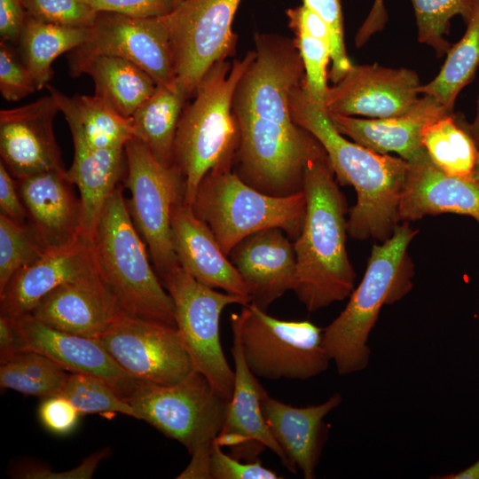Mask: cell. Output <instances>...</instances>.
Segmentation results:
<instances>
[{"mask_svg": "<svg viewBox=\"0 0 479 479\" xmlns=\"http://www.w3.org/2000/svg\"><path fill=\"white\" fill-rule=\"evenodd\" d=\"M289 108L294 122L324 148L337 182L357 192L347 232L356 240L385 241L400 221L398 205L408 162L345 138L327 112L310 98L303 82L291 91Z\"/></svg>", "mask_w": 479, "mask_h": 479, "instance_id": "1", "label": "cell"}, {"mask_svg": "<svg viewBox=\"0 0 479 479\" xmlns=\"http://www.w3.org/2000/svg\"><path fill=\"white\" fill-rule=\"evenodd\" d=\"M302 191L306 213L294 240L293 291L313 312L349 296L356 278L346 249L347 203L324 148L307 162Z\"/></svg>", "mask_w": 479, "mask_h": 479, "instance_id": "2", "label": "cell"}, {"mask_svg": "<svg viewBox=\"0 0 479 479\" xmlns=\"http://www.w3.org/2000/svg\"><path fill=\"white\" fill-rule=\"evenodd\" d=\"M255 57L248 51L231 64H214L201 78L193 100L185 104L173 146V165L185 182V203L192 206L201 179L216 168H232L240 143L232 99L241 75Z\"/></svg>", "mask_w": 479, "mask_h": 479, "instance_id": "3", "label": "cell"}, {"mask_svg": "<svg viewBox=\"0 0 479 479\" xmlns=\"http://www.w3.org/2000/svg\"><path fill=\"white\" fill-rule=\"evenodd\" d=\"M408 223L397 225L381 245H374L360 284L340 315L323 330V342L340 374L366 367L370 359L367 341L380 310L401 299L412 287L409 243L417 234Z\"/></svg>", "mask_w": 479, "mask_h": 479, "instance_id": "4", "label": "cell"}, {"mask_svg": "<svg viewBox=\"0 0 479 479\" xmlns=\"http://www.w3.org/2000/svg\"><path fill=\"white\" fill-rule=\"evenodd\" d=\"M93 240L101 276L122 309L177 327L172 299L151 265L121 185L106 201Z\"/></svg>", "mask_w": 479, "mask_h": 479, "instance_id": "5", "label": "cell"}, {"mask_svg": "<svg viewBox=\"0 0 479 479\" xmlns=\"http://www.w3.org/2000/svg\"><path fill=\"white\" fill-rule=\"evenodd\" d=\"M192 208L228 256L240 241L264 229L279 228L295 240L302 230L306 198L303 191L268 195L247 185L232 168H216L201 179Z\"/></svg>", "mask_w": 479, "mask_h": 479, "instance_id": "6", "label": "cell"}, {"mask_svg": "<svg viewBox=\"0 0 479 479\" xmlns=\"http://www.w3.org/2000/svg\"><path fill=\"white\" fill-rule=\"evenodd\" d=\"M240 336L244 359L256 376L306 380L326 371L331 361L323 330L308 320H283L255 304L230 317Z\"/></svg>", "mask_w": 479, "mask_h": 479, "instance_id": "7", "label": "cell"}, {"mask_svg": "<svg viewBox=\"0 0 479 479\" xmlns=\"http://www.w3.org/2000/svg\"><path fill=\"white\" fill-rule=\"evenodd\" d=\"M126 401L137 420L179 442L190 455L211 446L222 429L229 402L195 369L174 384L137 380Z\"/></svg>", "mask_w": 479, "mask_h": 479, "instance_id": "8", "label": "cell"}, {"mask_svg": "<svg viewBox=\"0 0 479 479\" xmlns=\"http://www.w3.org/2000/svg\"><path fill=\"white\" fill-rule=\"evenodd\" d=\"M240 143L235 174L268 195L285 197L302 191L307 162L323 149L298 125L287 127L253 114H234Z\"/></svg>", "mask_w": 479, "mask_h": 479, "instance_id": "9", "label": "cell"}, {"mask_svg": "<svg viewBox=\"0 0 479 479\" xmlns=\"http://www.w3.org/2000/svg\"><path fill=\"white\" fill-rule=\"evenodd\" d=\"M160 279L172 299L177 329L194 369L206 376L215 389L230 400L234 387V370L222 349L220 316L226 306H244L250 300L216 291L196 280L179 264Z\"/></svg>", "mask_w": 479, "mask_h": 479, "instance_id": "10", "label": "cell"}, {"mask_svg": "<svg viewBox=\"0 0 479 479\" xmlns=\"http://www.w3.org/2000/svg\"><path fill=\"white\" fill-rule=\"evenodd\" d=\"M126 200L131 219L145 240L160 278L178 265L172 242L175 208L185 202V182L175 165L161 163L137 137L124 146Z\"/></svg>", "mask_w": 479, "mask_h": 479, "instance_id": "11", "label": "cell"}, {"mask_svg": "<svg viewBox=\"0 0 479 479\" xmlns=\"http://www.w3.org/2000/svg\"><path fill=\"white\" fill-rule=\"evenodd\" d=\"M241 0H184L164 20L173 54L176 83L187 99L216 62L231 57L237 36L232 21Z\"/></svg>", "mask_w": 479, "mask_h": 479, "instance_id": "12", "label": "cell"}, {"mask_svg": "<svg viewBox=\"0 0 479 479\" xmlns=\"http://www.w3.org/2000/svg\"><path fill=\"white\" fill-rule=\"evenodd\" d=\"M96 340L137 381L174 384L194 369L177 327L128 312Z\"/></svg>", "mask_w": 479, "mask_h": 479, "instance_id": "13", "label": "cell"}, {"mask_svg": "<svg viewBox=\"0 0 479 479\" xmlns=\"http://www.w3.org/2000/svg\"><path fill=\"white\" fill-rule=\"evenodd\" d=\"M255 43V57L237 83L232 112L294 127L289 95L305 76L294 39L256 34Z\"/></svg>", "mask_w": 479, "mask_h": 479, "instance_id": "14", "label": "cell"}, {"mask_svg": "<svg viewBox=\"0 0 479 479\" xmlns=\"http://www.w3.org/2000/svg\"><path fill=\"white\" fill-rule=\"evenodd\" d=\"M95 55L127 59L149 74L157 85L176 82L169 34L163 16L98 12L85 42L71 51L69 60Z\"/></svg>", "mask_w": 479, "mask_h": 479, "instance_id": "15", "label": "cell"}, {"mask_svg": "<svg viewBox=\"0 0 479 479\" xmlns=\"http://www.w3.org/2000/svg\"><path fill=\"white\" fill-rule=\"evenodd\" d=\"M420 85L419 75L411 69L352 65L339 82L328 87L325 110L344 116H399L417 106Z\"/></svg>", "mask_w": 479, "mask_h": 479, "instance_id": "16", "label": "cell"}, {"mask_svg": "<svg viewBox=\"0 0 479 479\" xmlns=\"http://www.w3.org/2000/svg\"><path fill=\"white\" fill-rule=\"evenodd\" d=\"M58 112L50 94L27 105L0 111L1 161L16 180L66 170L53 129Z\"/></svg>", "mask_w": 479, "mask_h": 479, "instance_id": "17", "label": "cell"}, {"mask_svg": "<svg viewBox=\"0 0 479 479\" xmlns=\"http://www.w3.org/2000/svg\"><path fill=\"white\" fill-rule=\"evenodd\" d=\"M98 272L94 240L82 232L68 243L47 248L12 278L0 293L1 316L14 321L30 314L58 287Z\"/></svg>", "mask_w": 479, "mask_h": 479, "instance_id": "18", "label": "cell"}, {"mask_svg": "<svg viewBox=\"0 0 479 479\" xmlns=\"http://www.w3.org/2000/svg\"><path fill=\"white\" fill-rule=\"evenodd\" d=\"M232 331L234 387L224 425L216 440L223 448H228L232 456L245 461H255L259 454L269 449L292 473L287 456L263 416L262 398L266 390L246 364L238 332L234 328Z\"/></svg>", "mask_w": 479, "mask_h": 479, "instance_id": "19", "label": "cell"}, {"mask_svg": "<svg viewBox=\"0 0 479 479\" xmlns=\"http://www.w3.org/2000/svg\"><path fill=\"white\" fill-rule=\"evenodd\" d=\"M20 351L42 354L69 373L90 374L109 384L126 401L137 380L93 338L51 327L30 314L14 321Z\"/></svg>", "mask_w": 479, "mask_h": 479, "instance_id": "20", "label": "cell"}, {"mask_svg": "<svg viewBox=\"0 0 479 479\" xmlns=\"http://www.w3.org/2000/svg\"><path fill=\"white\" fill-rule=\"evenodd\" d=\"M124 312L98 272L58 287L39 302L30 315L55 329L96 339Z\"/></svg>", "mask_w": 479, "mask_h": 479, "instance_id": "21", "label": "cell"}, {"mask_svg": "<svg viewBox=\"0 0 479 479\" xmlns=\"http://www.w3.org/2000/svg\"><path fill=\"white\" fill-rule=\"evenodd\" d=\"M240 275L250 302L266 309L296 281L294 242L279 228L255 232L240 241L228 255Z\"/></svg>", "mask_w": 479, "mask_h": 479, "instance_id": "22", "label": "cell"}, {"mask_svg": "<svg viewBox=\"0 0 479 479\" xmlns=\"http://www.w3.org/2000/svg\"><path fill=\"white\" fill-rule=\"evenodd\" d=\"M455 213L479 216V185L473 178L451 176L425 154L408 162L398 205L399 220Z\"/></svg>", "mask_w": 479, "mask_h": 479, "instance_id": "23", "label": "cell"}, {"mask_svg": "<svg viewBox=\"0 0 479 479\" xmlns=\"http://www.w3.org/2000/svg\"><path fill=\"white\" fill-rule=\"evenodd\" d=\"M16 181L27 223L47 248L68 243L84 232L81 201L67 170L39 173Z\"/></svg>", "mask_w": 479, "mask_h": 479, "instance_id": "24", "label": "cell"}, {"mask_svg": "<svg viewBox=\"0 0 479 479\" xmlns=\"http://www.w3.org/2000/svg\"><path fill=\"white\" fill-rule=\"evenodd\" d=\"M448 112L435 98L424 94L411 112L395 117L362 119L329 114L335 129L354 142L382 154L397 153L411 162L427 154L424 129Z\"/></svg>", "mask_w": 479, "mask_h": 479, "instance_id": "25", "label": "cell"}, {"mask_svg": "<svg viewBox=\"0 0 479 479\" xmlns=\"http://www.w3.org/2000/svg\"><path fill=\"white\" fill-rule=\"evenodd\" d=\"M171 232L179 265L188 274L208 287L250 300L240 275L192 206L182 202L175 208Z\"/></svg>", "mask_w": 479, "mask_h": 479, "instance_id": "26", "label": "cell"}, {"mask_svg": "<svg viewBox=\"0 0 479 479\" xmlns=\"http://www.w3.org/2000/svg\"><path fill=\"white\" fill-rule=\"evenodd\" d=\"M342 400L336 393L322 404L294 407L264 393L262 409L265 421L285 452L293 474L299 469L305 479L315 478L323 441V420Z\"/></svg>", "mask_w": 479, "mask_h": 479, "instance_id": "27", "label": "cell"}, {"mask_svg": "<svg viewBox=\"0 0 479 479\" xmlns=\"http://www.w3.org/2000/svg\"><path fill=\"white\" fill-rule=\"evenodd\" d=\"M46 88L67 122L74 148H122L134 137L131 118L118 114L104 98L67 96L51 85Z\"/></svg>", "mask_w": 479, "mask_h": 479, "instance_id": "28", "label": "cell"}, {"mask_svg": "<svg viewBox=\"0 0 479 479\" xmlns=\"http://www.w3.org/2000/svg\"><path fill=\"white\" fill-rule=\"evenodd\" d=\"M74 77L86 74L95 85V95L104 98L118 114L130 118L153 93L157 83L136 64L120 57L95 55L69 60Z\"/></svg>", "mask_w": 479, "mask_h": 479, "instance_id": "29", "label": "cell"}, {"mask_svg": "<svg viewBox=\"0 0 479 479\" xmlns=\"http://www.w3.org/2000/svg\"><path fill=\"white\" fill-rule=\"evenodd\" d=\"M125 170L124 147L75 148L73 162L67 175L79 191L82 229L93 239L106 203L119 185Z\"/></svg>", "mask_w": 479, "mask_h": 479, "instance_id": "30", "label": "cell"}, {"mask_svg": "<svg viewBox=\"0 0 479 479\" xmlns=\"http://www.w3.org/2000/svg\"><path fill=\"white\" fill-rule=\"evenodd\" d=\"M187 98L175 82L157 85L132 114L134 137L141 140L163 165H173L176 131Z\"/></svg>", "mask_w": 479, "mask_h": 479, "instance_id": "31", "label": "cell"}, {"mask_svg": "<svg viewBox=\"0 0 479 479\" xmlns=\"http://www.w3.org/2000/svg\"><path fill=\"white\" fill-rule=\"evenodd\" d=\"M89 27H68L27 17L19 43L22 61L38 90L48 85L53 75L51 64L61 54L82 44Z\"/></svg>", "mask_w": 479, "mask_h": 479, "instance_id": "32", "label": "cell"}, {"mask_svg": "<svg viewBox=\"0 0 479 479\" xmlns=\"http://www.w3.org/2000/svg\"><path fill=\"white\" fill-rule=\"evenodd\" d=\"M467 29L462 38L452 45L438 75L418 91L435 98L452 113L459 91L471 82L479 67V0L473 1Z\"/></svg>", "mask_w": 479, "mask_h": 479, "instance_id": "33", "label": "cell"}, {"mask_svg": "<svg viewBox=\"0 0 479 479\" xmlns=\"http://www.w3.org/2000/svg\"><path fill=\"white\" fill-rule=\"evenodd\" d=\"M422 142L430 160L443 171L472 178L478 151L464 124L452 113L428 124Z\"/></svg>", "mask_w": 479, "mask_h": 479, "instance_id": "34", "label": "cell"}, {"mask_svg": "<svg viewBox=\"0 0 479 479\" xmlns=\"http://www.w3.org/2000/svg\"><path fill=\"white\" fill-rule=\"evenodd\" d=\"M47 357L20 351L0 366V385L25 395L48 397L60 395L69 373Z\"/></svg>", "mask_w": 479, "mask_h": 479, "instance_id": "35", "label": "cell"}, {"mask_svg": "<svg viewBox=\"0 0 479 479\" xmlns=\"http://www.w3.org/2000/svg\"><path fill=\"white\" fill-rule=\"evenodd\" d=\"M46 249L27 222L0 213V293L19 271L36 261Z\"/></svg>", "mask_w": 479, "mask_h": 479, "instance_id": "36", "label": "cell"}, {"mask_svg": "<svg viewBox=\"0 0 479 479\" xmlns=\"http://www.w3.org/2000/svg\"><path fill=\"white\" fill-rule=\"evenodd\" d=\"M474 0H411L416 17L418 41L435 49L437 57L447 53L451 44L444 35L449 33L450 20L460 15L465 21Z\"/></svg>", "mask_w": 479, "mask_h": 479, "instance_id": "37", "label": "cell"}, {"mask_svg": "<svg viewBox=\"0 0 479 479\" xmlns=\"http://www.w3.org/2000/svg\"><path fill=\"white\" fill-rule=\"evenodd\" d=\"M80 413H122L137 418L131 405L102 379L70 373L61 392Z\"/></svg>", "mask_w": 479, "mask_h": 479, "instance_id": "38", "label": "cell"}, {"mask_svg": "<svg viewBox=\"0 0 479 479\" xmlns=\"http://www.w3.org/2000/svg\"><path fill=\"white\" fill-rule=\"evenodd\" d=\"M294 42L304 67L303 87L310 98L325 109L327 86L326 67L331 59L329 44L302 33H295Z\"/></svg>", "mask_w": 479, "mask_h": 479, "instance_id": "39", "label": "cell"}, {"mask_svg": "<svg viewBox=\"0 0 479 479\" xmlns=\"http://www.w3.org/2000/svg\"><path fill=\"white\" fill-rule=\"evenodd\" d=\"M27 16L58 25L90 27L98 12L82 0H22Z\"/></svg>", "mask_w": 479, "mask_h": 479, "instance_id": "40", "label": "cell"}, {"mask_svg": "<svg viewBox=\"0 0 479 479\" xmlns=\"http://www.w3.org/2000/svg\"><path fill=\"white\" fill-rule=\"evenodd\" d=\"M303 5L317 13L330 30V57L332 68L329 78L339 82L352 64L347 55L343 41V22L340 0H302Z\"/></svg>", "mask_w": 479, "mask_h": 479, "instance_id": "41", "label": "cell"}, {"mask_svg": "<svg viewBox=\"0 0 479 479\" xmlns=\"http://www.w3.org/2000/svg\"><path fill=\"white\" fill-rule=\"evenodd\" d=\"M38 90L36 82L10 43L0 42V92L7 101H19Z\"/></svg>", "mask_w": 479, "mask_h": 479, "instance_id": "42", "label": "cell"}, {"mask_svg": "<svg viewBox=\"0 0 479 479\" xmlns=\"http://www.w3.org/2000/svg\"><path fill=\"white\" fill-rule=\"evenodd\" d=\"M211 479H279L280 476L263 466L259 459L244 461L226 454L215 439L210 448Z\"/></svg>", "mask_w": 479, "mask_h": 479, "instance_id": "43", "label": "cell"}, {"mask_svg": "<svg viewBox=\"0 0 479 479\" xmlns=\"http://www.w3.org/2000/svg\"><path fill=\"white\" fill-rule=\"evenodd\" d=\"M108 454L106 449L88 456L77 467L63 472H56L39 464H22L14 469L13 475L23 479H90L100 461Z\"/></svg>", "mask_w": 479, "mask_h": 479, "instance_id": "44", "label": "cell"}, {"mask_svg": "<svg viewBox=\"0 0 479 479\" xmlns=\"http://www.w3.org/2000/svg\"><path fill=\"white\" fill-rule=\"evenodd\" d=\"M39 418L50 431L65 435L77 424L79 411L62 395L45 397L39 407Z\"/></svg>", "mask_w": 479, "mask_h": 479, "instance_id": "45", "label": "cell"}, {"mask_svg": "<svg viewBox=\"0 0 479 479\" xmlns=\"http://www.w3.org/2000/svg\"><path fill=\"white\" fill-rule=\"evenodd\" d=\"M98 12H115L139 17L164 16L173 9V0H82Z\"/></svg>", "mask_w": 479, "mask_h": 479, "instance_id": "46", "label": "cell"}, {"mask_svg": "<svg viewBox=\"0 0 479 479\" xmlns=\"http://www.w3.org/2000/svg\"><path fill=\"white\" fill-rule=\"evenodd\" d=\"M0 213L12 219L27 222L17 181L2 161L0 162Z\"/></svg>", "mask_w": 479, "mask_h": 479, "instance_id": "47", "label": "cell"}, {"mask_svg": "<svg viewBox=\"0 0 479 479\" xmlns=\"http://www.w3.org/2000/svg\"><path fill=\"white\" fill-rule=\"evenodd\" d=\"M290 27L294 33H302L330 44V30L325 21L313 11L301 5L287 11Z\"/></svg>", "mask_w": 479, "mask_h": 479, "instance_id": "48", "label": "cell"}, {"mask_svg": "<svg viewBox=\"0 0 479 479\" xmlns=\"http://www.w3.org/2000/svg\"><path fill=\"white\" fill-rule=\"evenodd\" d=\"M27 17L22 0H0L1 40L19 43Z\"/></svg>", "mask_w": 479, "mask_h": 479, "instance_id": "49", "label": "cell"}, {"mask_svg": "<svg viewBox=\"0 0 479 479\" xmlns=\"http://www.w3.org/2000/svg\"><path fill=\"white\" fill-rule=\"evenodd\" d=\"M388 20L384 0H374L368 16L358 29L355 43L357 47L363 46L375 33L383 29Z\"/></svg>", "mask_w": 479, "mask_h": 479, "instance_id": "50", "label": "cell"}, {"mask_svg": "<svg viewBox=\"0 0 479 479\" xmlns=\"http://www.w3.org/2000/svg\"><path fill=\"white\" fill-rule=\"evenodd\" d=\"M20 343L13 322L0 315V363L10 361L19 352Z\"/></svg>", "mask_w": 479, "mask_h": 479, "instance_id": "51", "label": "cell"}, {"mask_svg": "<svg viewBox=\"0 0 479 479\" xmlns=\"http://www.w3.org/2000/svg\"><path fill=\"white\" fill-rule=\"evenodd\" d=\"M212 445V444H211ZM210 448L205 447L192 454V459L177 479H211Z\"/></svg>", "mask_w": 479, "mask_h": 479, "instance_id": "52", "label": "cell"}, {"mask_svg": "<svg viewBox=\"0 0 479 479\" xmlns=\"http://www.w3.org/2000/svg\"><path fill=\"white\" fill-rule=\"evenodd\" d=\"M442 479H479V459L476 460L473 465L467 467L466 469L456 473L451 474L444 476H441Z\"/></svg>", "mask_w": 479, "mask_h": 479, "instance_id": "53", "label": "cell"}, {"mask_svg": "<svg viewBox=\"0 0 479 479\" xmlns=\"http://www.w3.org/2000/svg\"><path fill=\"white\" fill-rule=\"evenodd\" d=\"M464 127L472 137L475 145L479 153V94L477 98L476 113L475 119L472 123L464 124Z\"/></svg>", "mask_w": 479, "mask_h": 479, "instance_id": "54", "label": "cell"}, {"mask_svg": "<svg viewBox=\"0 0 479 479\" xmlns=\"http://www.w3.org/2000/svg\"><path fill=\"white\" fill-rule=\"evenodd\" d=\"M472 178L479 185V153H477L476 162L472 174Z\"/></svg>", "mask_w": 479, "mask_h": 479, "instance_id": "55", "label": "cell"}, {"mask_svg": "<svg viewBox=\"0 0 479 479\" xmlns=\"http://www.w3.org/2000/svg\"><path fill=\"white\" fill-rule=\"evenodd\" d=\"M184 0H173V4H174V6L173 8H175L177 4H179L181 2H183ZM173 10V9H172Z\"/></svg>", "mask_w": 479, "mask_h": 479, "instance_id": "56", "label": "cell"}, {"mask_svg": "<svg viewBox=\"0 0 479 479\" xmlns=\"http://www.w3.org/2000/svg\"><path fill=\"white\" fill-rule=\"evenodd\" d=\"M476 220L479 222V216L476 218Z\"/></svg>", "mask_w": 479, "mask_h": 479, "instance_id": "57", "label": "cell"}]
</instances>
